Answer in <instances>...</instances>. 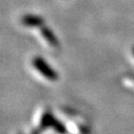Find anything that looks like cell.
Returning <instances> with one entry per match:
<instances>
[{
  "label": "cell",
  "instance_id": "cell-1",
  "mask_svg": "<svg viewBox=\"0 0 134 134\" xmlns=\"http://www.w3.org/2000/svg\"><path fill=\"white\" fill-rule=\"evenodd\" d=\"M35 67L37 68L39 72H41L46 77H48L50 80H56L57 79V74L54 72L51 68L49 67L46 63L44 62V60L42 59H36L34 62Z\"/></svg>",
  "mask_w": 134,
  "mask_h": 134
}]
</instances>
